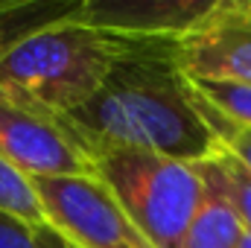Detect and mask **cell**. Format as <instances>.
<instances>
[{"mask_svg": "<svg viewBox=\"0 0 251 248\" xmlns=\"http://www.w3.org/2000/svg\"><path fill=\"white\" fill-rule=\"evenodd\" d=\"M201 164L210 170V175L216 178V184L222 187V193H225L228 201L234 204L246 237H251V173L228 152V149H222L219 143H216L213 155H207Z\"/></svg>", "mask_w": 251, "mask_h": 248, "instance_id": "30bf717a", "label": "cell"}, {"mask_svg": "<svg viewBox=\"0 0 251 248\" xmlns=\"http://www.w3.org/2000/svg\"><path fill=\"white\" fill-rule=\"evenodd\" d=\"M176 56L187 79L251 85V0H210L178 35Z\"/></svg>", "mask_w": 251, "mask_h": 248, "instance_id": "8992f818", "label": "cell"}, {"mask_svg": "<svg viewBox=\"0 0 251 248\" xmlns=\"http://www.w3.org/2000/svg\"><path fill=\"white\" fill-rule=\"evenodd\" d=\"M32 234H35V246L38 248H73L62 234H59L56 228H50L47 222H44V225H35Z\"/></svg>", "mask_w": 251, "mask_h": 248, "instance_id": "9a60e30c", "label": "cell"}, {"mask_svg": "<svg viewBox=\"0 0 251 248\" xmlns=\"http://www.w3.org/2000/svg\"><path fill=\"white\" fill-rule=\"evenodd\" d=\"M114 38V35H111ZM117 41V62L102 88L67 120L88 143H114L199 164L216 149L190 79L178 67V38Z\"/></svg>", "mask_w": 251, "mask_h": 248, "instance_id": "6da1fadb", "label": "cell"}, {"mask_svg": "<svg viewBox=\"0 0 251 248\" xmlns=\"http://www.w3.org/2000/svg\"><path fill=\"white\" fill-rule=\"evenodd\" d=\"M0 158L26 178L94 175L85 137L62 114L0 97Z\"/></svg>", "mask_w": 251, "mask_h": 248, "instance_id": "5b68a950", "label": "cell"}, {"mask_svg": "<svg viewBox=\"0 0 251 248\" xmlns=\"http://www.w3.org/2000/svg\"><path fill=\"white\" fill-rule=\"evenodd\" d=\"M94 175L111 190L134 228L155 248H178L201 198V175L196 164L161 152L88 143Z\"/></svg>", "mask_w": 251, "mask_h": 248, "instance_id": "3957f363", "label": "cell"}, {"mask_svg": "<svg viewBox=\"0 0 251 248\" xmlns=\"http://www.w3.org/2000/svg\"><path fill=\"white\" fill-rule=\"evenodd\" d=\"M0 248H38L32 225L0 210Z\"/></svg>", "mask_w": 251, "mask_h": 248, "instance_id": "5bb4252c", "label": "cell"}, {"mask_svg": "<svg viewBox=\"0 0 251 248\" xmlns=\"http://www.w3.org/2000/svg\"><path fill=\"white\" fill-rule=\"evenodd\" d=\"M196 170L201 175L204 190L178 248H237L246 231L240 225L234 204L228 201V196L222 193V187L216 184V178L201 161L196 164Z\"/></svg>", "mask_w": 251, "mask_h": 248, "instance_id": "ba28073f", "label": "cell"}, {"mask_svg": "<svg viewBox=\"0 0 251 248\" xmlns=\"http://www.w3.org/2000/svg\"><path fill=\"white\" fill-rule=\"evenodd\" d=\"M44 222L73 248H155L97 175L29 178Z\"/></svg>", "mask_w": 251, "mask_h": 248, "instance_id": "277c9868", "label": "cell"}, {"mask_svg": "<svg viewBox=\"0 0 251 248\" xmlns=\"http://www.w3.org/2000/svg\"><path fill=\"white\" fill-rule=\"evenodd\" d=\"M193 97H196V94H193ZM196 105H199V111H201L207 128L213 131L216 143H219L222 149H228V152L251 173V128L237 125V123H231V120H225V117H219V114H213V111H207L199 99H196Z\"/></svg>", "mask_w": 251, "mask_h": 248, "instance_id": "4fadbf2b", "label": "cell"}, {"mask_svg": "<svg viewBox=\"0 0 251 248\" xmlns=\"http://www.w3.org/2000/svg\"><path fill=\"white\" fill-rule=\"evenodd\" d=\"M210 0H82L79 18L123 41L178 38Z\"/></svg>", "mask_w": 251, "mask_h": 248, "instance_id": "52a82bcc", "label": "cell"}, {"mask_svg": "<svg viewBox=\"0 0 251 248\" xmlns=\"http://www.w3.org/2000/svg\"><path fill=\"white\" fill-rule=\"evenodd\" d=\"M82 0H0V59L24 38L76 15Z\"/></svg>", "mask_w": 251, "mask_h": 248, "instance_id": "9c48e42d", "label": "cell"}, {"mask_svg": "<svg viewBox=\"0 0 251 248\" xmlns=\"http://www.w3.org/2000/svg\"><path fill=\"white\" fill-rule=\"evenodd\" d=\"M190 88L207 111L251 128V85L222 79H190Z\"/></svg>", "mask_w": 251, "mask_h": 248, "instance_id": "8fae6325", "label": "cell"}, {"mask_svg": "<svg viewBox=\"0 0 251 248\" xmlns=\"http://www.w3.org/2000/svg\"><path fill=\"white\" fill-rule=\"evenodd\" d=\"M114 62L117 41L85 24L76 9L0 59V97L67 117L102 88Z\"/></svg>", "mask_w": 251, "mask_h": 248, "instance_id": "7a4b0ae2", "label": "cell"}, {"mask_svg": "<svg viewBox=\"0 0 251 248\" xmlns=\"http://www.w3.org/2000/svg\"><path fill=\"white\" fill-rule=\"evenodd\" d=\"M0 210L26 222V225H32V228L44 225V210L38 204L32 181L3 158H0Z\"/></svg>", "mask_w": 251, "mask_h": 248, "instance_id": "7c38bea8", "label": "cell"}]
</instances>
